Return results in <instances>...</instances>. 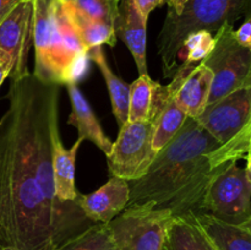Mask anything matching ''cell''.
<instances>
[{
    "mask_svg": "<svg viewBox=\"0 0 251 250\" xmlns=\"http://www.w3.org/2000/svg\"><path fill=\"white\" fill-rule=\"evenodd\" d=\"M12 70V59L6 51L0 49V86L5 81V78L9 77L10 73Z\"/></svg>",
    "mask_w": 251,
    "mask_h": 250,
    "instance_id": "obj_28",
    "label": "cell"
},
{
    "mask_svg": "<svg viewBox=\"0 0 251 250\" xmlns=\"http://www.w3.org/2000/svg\"><path fill=\"white\" fill-rule=\"evenodd\" d=\"M250 14H251V12H250Z\"/></svg>",
    "mask_w": 251,
    "mask_h": 250,
    "instance_id": "obj_34",
    "label": "cell"
},
{
    "mask_svg": "<svg viewBox=\"0 0 251 250\" xmlns=\"http://www.w3.org/2000/svg\"><path fill=\"white\" fill-rule=\"evenodd\" d=\"M163 250H216L191 217L174 216Z\"/></svg>",
    "mask_w": 251,
    "mask_h": 250,
    "instance_id": "obj_21",
    "label": "cell"
},
{
    "mask_svg": "<svg viewBox=\"0 0 251 250\" xmlns=\"http://www.w3.org/2000/svg\"><path fill=\"white\" fill-rule=\"evenodd\" d=\"M251 142V113L244 126L227 144L218 147L210 154V159L215 167L225 164L229 161H238L247 156Z\"/></svg>",
    "mask_w": 251,
    "mask_h": 250,
    "instance_id": "obj_23",
    "label": "cell"
},
{
    "mask_svg": "<svg viewBox=\"0 0 251 250\" xmlns=\"http://www.w3.org/2000/svg\"><path fill=\"white\" fill-rule=\"evenodd\" d=\"M0 250H14V249H11V248H1Z\"/></svg>",
    "mask_w": 251,
    "mask_h": 250,
    "instance_id": "obj_32",
    "label": "cell"
},
{
    "mask_svg": "<svg viewBox=\"0 0 251 250\" xmlns=\"http://www.w3.org/2000/svg\"><path fill=\"white\" fill-rule=\"evenodd\" d=\"M174 100L181 110L190 118H198L208 103L213 74L205 64H179L172 76Z\"/></svg>",
    "mask_w": 251,
    "mask_h": 250,
    "instance_id": "obj_11",
    "label": "cell"
},
{
    "mask_svg": "<svg viewBox=\"0 0 251 250\" xmlns=\"http://www.w3.org/2000/svg\"><path fill=\"white\" fill-rule=\"evenodd\" d=\"M234 36L237 41L251 53V14L245 17L239 28L234 29Z\"/></svg>",
    "mask_w": 251,
    "mask_h": 250,
    "instance_id": "obj_27",
    "label": "cell"
},
{
    "mask_svg": "<svg viewBox=\"0 0 251 250\" xmlns=\"http://www.w3.org/2000/svg\"><path fill=\"white\" fill-rule=\"evenodd\" d=\"M190 217L216 250H251V220L229 223L210 213Z\"/></svg>",
    "mask_w": 251,
    "mask_h": 250,
    "instance_id": "obj_14",
    "label": "cell"
},
{
    "mask_svg": "<svg viewBox=\"0 0 251 250\" xmlns=\"http://www.w3.org/2000/svg\"><path fill=\"white\" fill-rule=\"evenodd\" d=\"M59 1H60L69 24L71 25L73 29L77 34L78 39L86 49L90 50L95 47L103 46V44H108L110 47L115 46L117 34H115L114 26L90 19L76 9H74L71 5L61 1V0H59Z\"/></svg>",
    "mask_w": 251,
    "mask_h": 250,
    "instance_id": "obj_18",
    "label": "cell"
},
{
    "mask_svg": "<svg viewBox=\"0 0 251 250\" xmlns=\"http://www.w3.org/2000/svg\"><path fill=\"white\" fill-rule=\"evenodd\" d=\"M85 16L114 26L119 0H61Z\"/></svg>",
    "mask_w": 251,
    "mask_h": 250,
    "instance_id": "obj_25",
    "label": "cell"
},
{
    "mask_svg": "<svg viewBox=\"0 0 251 250\" xmlns=\"http://www.w3.org/2000/svg\"><path fill=\"white\" fill-rule=\"evenodd\" d=\"M153 122H126L108 158L112 176L134 181L146 174L157 152L153 150Z\"/></svg>",
    "mask_w": 251,
    "mask_h": 250,
    "instance_id": "obj_8",
    "label": "cell"
},
{
    "mask_svg": "<svg viewBox=\"0 0 251 250\" xmlns=\"http://www.w3.org/2000/svg\"><path fill=\"white\" fill-rule=\"evenodd\" d=\"M33 43V0L17 5L0 24V49L12 59L9 77L19 80L28 75V54Z\"/></svg>",
    "mask_w": 251,
    "mask_h": 250,
    "instance_id": "obj_10",
    "label": "cell"
},
{
    "mask_svg": "<svg viewBox=\"0 0 251 250\" xmlns=\"http://www.w3.org/2000/svg\"><path fill=\"white\" fill-rule=\"evenodd\" d=\"M119 1H120V0H119Z\"/></svg>",
    "mask_w": 251,
    "mask_h": 250,
    "instance_id": "obj_33",
    "label": "cell"
},
{
    "mask_svg": "<svg viewBox=\"0 0 251 250\" xmlns=\"http://www.w3.org/2000/svg\"><path fill=\"white\" fill-rule=\"evenodd\" d=\"M56 7L58 0H33V75L42 82L65 85L69 81V63Z\"/></svg>",
    "mask_w": 251,
    "mask_h": 250,
    "instance_id": "obj_4",
    "label": "cell"
},
{
    "mask_svg": "<svg viewBox=\"0 0 251 250\" xmlns=\"http://www.w3.org/2000/svg\"><path fill=\"white\" fill-rule=\"evenodd\" d=\"M54 250H118L107 223H95Z\"/></svg>",
    "mask_w": 251,
    "mask_h": 250,
    "instance_id": "obj_22",
    "label": "cell"
},
{
    "mask_svg": "<svg viewBox=\"0 0 251 250\" xmlns=\"http://www.w3.org/2000/svg\"><path fill=\"white\" fill-rule=\"evenodd\" d=\"M129 199V181L112 176L98 190L88 195H80L77 205L92 222L109 223L126 208Z\"/></svg>",
    "mask_w": 251,
    "mask_h": 250,
    "instance_id": "obj_12",
    "label": "cell"
},
{
    "mask_svg": "<svg viewBox=\"0 0 251 250\" xmlns=\"http://www.w3.org/2000/svg\"><path fill=\"white\" fill-rule=\"evenodd\" d=\"M114 29L130 53L134 56L139 75H146L147 60V21L141 16L134 0H120Z\"/></svg>",
    "mask_w": 251,
    "mask_h": 250,
    "instance_id": "obj_13",
    "label": "cell"
},
{
    "mask_svg": "<svg viewBox=\"0 0 251 250\" xmlns=\"http://www.w3.org/2000/svg\"><path fill=\"white\" fill-rule=\"evenodd\" d=\"M251 113V86L242 87L211 103L198 118L221 146L227 144L244 126Z\"/></svg>",
    "mask_w": 251,
    "mask_h": 250,
    "instance_id": "obj_9",
    "label": "cell"
},
{
    "mask_svg": "<svg viewBox=\"0 0 251 250\" xmlns=\"http://www.w3.org/2000/svg\"><path fill=\"white\" fill-rule=\"evenodd\" d=\"M59 92L31 73L10 83L0 119V249L54 250L87 229L49 203L37 169L42 123Z\"/></svg>",
    "mask_w": 251,
    "mask_h": 250,
    "instance_id": "obj_1",
    "label": "cell"
},
{
    "mask_svg": "<svg viewBox=\"0 0 251 250\" xmlns=\"http://www.w3.org/2000/svg\"><path fill=\"white\" fill-rule=\"evenodd\" d=\"M26 0H0V24L19 4Z\"/></svg>",
    "mask_w": 251,
    "mask_h": 250,
    "instance_id": "obj_29",
    "label": "cell"
},
{
    "mask_svg": "<svg viewBox=\"0 0 251 250\" xmlns=\"http://www.w3.org/2000/svg\"><path fill=\"white\" fill-rule=\"evenodd\" d=\"M250 12L251 0H188L180 14L167 12L157 38L164 77H172L178 69L179 53L189 34L196 31L215 34L225 24L234 26Z\"/></svg>",
    "mask_w": 251,
    "mask_h": 250,
    "instance_id": "obj_3",
    "label": "cell"
},
{
    "mask_svg": "<svg viewBox=\"0 0 251 250\" xmlns=\"http://www.w3.org/2000/svg\"><path fill=\"white\" fill-rule=\"evenodd\" d=\"M220 146L207 130L188 117L173 139L157 152L146 174L129 181L126 207L147 205L171 210L180 217L205 213L206 190L223 166H213L210 154Z\"/></svg>",
    "mask_w": 251,
    "mask_h": 250,
    "instance_id": "obj_2",
    "label": "cell"
},
{
    "mask_svg": "<svg viewBox=\"0 0 251 250\" xmlns=\"http://www.w3.org/2000/svg\"><path fill=\"white\" fill-rule=\"evenodd\" d=\"M174 215L152 206L126 207L107 227L118 250H163Z\"/></svg>",
    "mask_w": 251,
    "mask_h": 250,
    "instance_id": "obj_6",
    "label": "cell"
},
{
    "mask_svg": "<svg viewBox=\"0 0 251 250\" xmlns=\"http://www.w3.org/2000/svg\"><path fill=\"white\" fill-rule=\"evenodd\" d=\"M65 86L68 88L71 108H73V112L69 118V124L77 127L78 139L82 141L88 140L93 142L100 151L109 156L113 149V142L103 131L90 103L78 88L77 82L70 81Z\"/></svg>",
    "mask_w": 251,
    "mask_h": 250,
    "instance_id": "obj_16",
    "label": "cell"
},
{
    "mask_svg": "<svg viewBox=\"0 0 251 250\" xmlns=\"http://www.w3.org/2000/svg\"><path fill=\"white\" fill-rule=\"evenodd\" d=\"M186 1L188 0H134L137 10L146 21L149 20L150 14L162 5H168V12L176 15L180 14Z\"/></svg>",
    "mask_w": 251,
    "mask_h": 250,
    "instance_id": "obj_26",
    "label": "cell"
},
{
    "mask_svg": "<svg viewBox=\"0 0 251 250\" xmlns=\"http://www.w3.org/2000/svg\"><path fill=\"white\" fill-rule=\"evenodd\" d=\"M205 213L229 223L251 220V183L237 161L223 164L211 179L203 200Z\"/></svg>",
    "mask_w": 251,
    "mask_h": 250,
    "instance_id": "obj_7",
    "label": "cell"
},
{
    "mask_svg": "<svg viewBox=\"0 0 251 250\" xmlns=\"http://www.w3.org/2000/svg\"><path fill=\"white\" fill-rule=\"evenodd\" d=\"M248 153H251V142H250V145H249V149H248Z\"/></svg>",
    "mask_w": 251,
    "mask_h": 250,
    "instance_id": "obj_31",
    "label": "cell"
},
{
    "mask_svg": "<svg viewBox=\"0 0 251 250\" xmlns=\"http://www.w3.org/2000/svg\"><path fill=\"white\" fill-rule=\"evenodd\" d=\"M188 115L179 108L174 100V90L172 85L162 86L158 96L156 115L153 118V150L158 152L163 149L174 135L180 130Z\"/></svg>",
    "mask_w": 251,
    "mask_h": 250,
    "instance_id": "obj_17",
    "label": "cell"
},
{
    "mask_svg": "<svg viewBox=\"0 0 251 250\" xmlns=\"http://www.w3.org/2000/svg\"><path fill=\"white\" fill-rule=\"evenodd\" d=\"M215 47V34L208 31H196L184 41L178 60L181 63L199 64L207 58Z\"/></svg>",
    "mask_w": 251,
    "mask_h": 250,
    "instance_id": "obj_24",
    "label": "cell"
},
{
    "mask_svg": "<svg viewBox=\"0 0 251 250\" xmlns=\"http://www.w3.org/2000/svg\"><path fill=\"white\" fill-rule=\"evenodd\" d=\"M161 87V83L152 80L149 74L139 75L130 85L127 122H153Z\"/></svg>",
    "mask_w": 251,
    "mask_h": 250,
    "instance_id": "obj_20",
    "label": "cell"
},
{
    "mask_svg": "<svg viewBox=\"0 0 251 250\" xmlns=\"http://www.w3.org/2000/svg\"><path fill=\"white\" fill-rule=\"evenodd\" d=\"M82 140L77 139L71 149H65L59 134V125L51 134V166L56 196L61 201H77L81 194L75 186V161Z\"/></svg>",
    "mask_w": 251,
    "mask_h": 250,
    "instance_id": "obj_15",
    "label": "cell"
},
{
    "mask_svg": "<svg viewBox=\"0 0 251 250\" xmlns=\"http://www.w3.org/2000/svg\"><path fill=\"white\" fill-rule=\"evenodd\" d=\"M202 63L212 71L208 104L242 87L251 86V53L237 41L234 26L225 24L215 33V47Z\"/></svg>",
    "mask_w": 251,
    "mask_h": 250,
    "instance_id": "obj_5",
    "label": "cell"
},
{
    "mask_svg": "<svg viewBox=\"0 0 251 250\" xmlns=\"http://www.w3.org/2000/svg\"><path fill=\"white\" fill-rule=\"evenodd\" d=\"M247 167H245V174H247L248 180L251 183V153H248L247 156Z\"/></svg>",
    "mask_w": 251,
    "mask_h": 250,
    "instance_id": "obj_30",
    "label": "cell"
},
{
    "mask_svg": "<svg viewBox=\"0 0 251 250\" xmlns=\"http://www.w3.org/2000/svg\"><path fill=\"white\" fill-rule=\"evenodd\" d=\"M88 58L97 64L103 77H104L108 91H109L113 114L115 115L118 125L122 126L127 122V118H129L130 85L124 82L122 78H119L113 73L107 59H105L102 46L90 49Z\"/></svg>",
    "mask_w": 251,
    "mask_h": 250,
    "instance_id": "obj_19",
    "label": "cell"
}]
</instances>
